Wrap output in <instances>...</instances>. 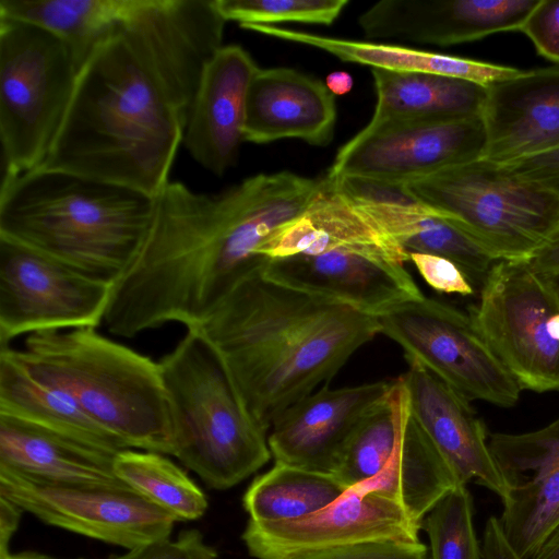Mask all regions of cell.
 <instances>
[{
  "mask_svg": "<svg viewBox=\"0 0 559 559\" xmlns=\"http://www.w3.org/2000/svg\"><path fill=\"white\" fill-rule=\"evenodd\" d=\"M112 286L0 237V347L23 334L97 328Z\"/></svg>",
  "mask_w": 559,
  "mask_h": 559,
  "instance_id": "11",
  "label": "cell"
},
{
  "mask_svg": "<svg viewBox=\"0 0 559 559\" xmlns=\"http://www.w3.org/2000/svg\"><path fill=\"white\" fill-rule=\"evenodd\" d=\"M96 329L32 333L13 354L31 374L70 396L127 449L171 455L158 361Z\"/></svg>",
  "mask_w": 559,
  "mask_h": 559,
  "instance_id": "5",
  "label": "cell"
},
{
  "mask_svg": "<svg viewBox=\"0 0 559 559\" xmlns=\"http://www.w3.org/2000/svg\"><path fill=\"white\" fill-rule=\"evenodd\" d=\"M336 117L335 96L325 83L292 68H259L247 93L243 138L324 146L333 139Z\"/></svg>",
  "mask_w": 559,
  "mask_h": 559,
  "instance_id": "23",
  "label": "cell"
},
{
  "mask_svg": "<svg viewBox=\"0 0 559 559\" xmlns=\"http://www.w3.org/2000/svg\"><path fill=\"white\" fill-rule=\"evenodd\" d=\"M348 249L409 262L408 253L384 235L359 204L330 177L307 210L281 227L261 248L269 260Z\"/></svg>",
  "mask_w": 559,
  "mask_h": 559,
  "instance_id": "24",
  "label": "cell"
},
{
  "mask_svg": "<svg viewBox=\"0 0 559 559\" xmlns=\"http://www.w3.org/2000/svg\"><path fill=\"white\" fill-rule=\"evenodd\" d=\"M335 180L408 255L419 252L449 259L479 287L498 261L450 219L405 194L399 185Z\"/></svg>",
  "mask_w": 559,
  "mask_h": 559,
  "instance_id": "21",
  "label": "cell"
},
{
  "mask_svg": "<svg viewBox=\"0 0 559 559\" xmlns=\"http://www.w3.org/2000/svg\"><path fill=\"white\" fill-rule=\"evenodd\" d=\"M5 559H61V558H57L53 556H49V555L36 552V551H24V552H20V554H11ZM79 559H83V558H79Z\"/></svg>",
  "mask_w": 559,
  "mask_h": 559,
  "instance_id": "46",
  "label": "cell"
},
{
  "mask_svg": "<svg viewBox=\"0 0 559 559\" xmlns=\"http://www.w3.org/2000/svg\"><path fill=\"white\" fill-rule=\"evenodd\" d=\"M527 262L537 273L559 278V231Z\"/></svg>",
  "mask_w": 559,
  "mask_h": 559,
  "instance_id": "43",
  "label": "cell"
},
{
  "mask_svg": "<svg viewBox=\"0 0 559 559\" xmlns=\"http://www.w3.org/2000/svg\"><path fill=\"white\" fill-rule=\"evenodd\" d=\"M216 352L250 419L266 433L380 334L376 316L298 290L258 271L197 326Z\"/></svg>",
  "mask_w": 559,
  "mask_h": 559,
  "instance_id": "3",
  "label": "cell"
},
{
  "mask_svg": "<svg viewBox=\"0 0 559 559\" xmlns=\"http://www.w3.org/2000/svg\"><path fill=\"white\" fill-rule=\"evenodd\" d=\"M240 27L323 50L344 62L368 66L371 69L452 76L487 87L522 71L508 66L400 45L335 38L274 25L250 24Z\"/></svg>",
  "mask_w": 559,
  "mask_h": 559,
  "instance_id": "26",
  "label": "cell"
},
{
  "mask_svg": "<svg viewBox=\"0 0 559 559\" xmlns=\"http://www.w3.org/2000/svg\"><path fill=\"white\" fill-rule=\"evenodd\" d=\"M481 116L371 122L336 153L326 175L400 185L484 157Z\"/></svg>",
  "mask_w": 559,
  "mask_h": 559,
  "instance_id": "12",
  "label": "cell"
},
{
  "mask_svg": "<svg viewBox=\"0 0 559 559\" xmlns=\"http://www.w3.org/2000/svg\"><path fill=\"white\" fill-rule=\"evenodd\" d=\"M420 524L396 501L360 488L348 489L306 518L274 523L248 521L241 538L257 559H294L355 544L419 542Z\"/></svg>",
  "mask_w": 559,
  "mask_h": 559,
  "instance_id": "14",
  "label": "cell"
},
{
  "mask_svg": "<svg viewBox=\"0 0 559 559\" xmlns=\"http://www.w3.org/2000/svg\"><path fill=\"white\" fill-rule=\"evenodd\" d=\"M521 32L540 56L559 63V0H538Z\"/></svg>",
  "mask_w": 559,
  "mask_h": 559,
  "instance_id": "39",
  "label": "cell"
},
{
  "mask_svg": "<svg viewBox=\"0 0 559 559\" xmlns=\"http://www.w3.org/2000/svg\"><path fill=\"white\" fill-rule=\"evenodd\" d=\"M429 559H483L473 522V500L465 485L442 497L421 522Z\"/></svg>",
  "mask_w": 559,
  "mask_h": 559,
  "instance_id": "34",
  "label": "cell"
},
{
  "mask_svg": "<svg viewBox=\"0 0 559 559\" xmlns=\"http://www.w3.org/2000/svg\"><path fill=\"white\" fill-rule=\"evenodd\" d=\"M377 95L371 122L481 116L487 86L437 74L371 69Z\"/></svg>",
  "mask_w": 559,
  "mask_h": 559,
  "instance_id": "29",
  "label": "cell"
},
{
  "mask_svg": "<svg viewBox=\"0 0 559 559\" xmlns=\"http://www.w3.org/2000/svg\"><path fill=\"white\" fill-rule=\"evenodd\" d=\"M380 334L397 343L407 361L423 366L469 401L511 407L521 386L469 313L424 296L379 316Z\"/></svg>",
  "mask_w": 559,
  "mask_h": 559,
  "instance_id": "10",
  "label": "cell"
},
{
  "mask_svg": "<svg viewBox=\"0 0 559 559\" xmlns=\"http://www.w3.org/2000/svg\"><path fill=\"white\" fill-rule=\"evenodd\" d=\"M484 157L509 163L559 147V68L521 71L487 87Z\"/></svg>",
  "mask_w": 559,
  "mask_h": 559,
  "instance_id": "22",
  "label": "cell"
},
{
  "mask_svg": "<svg viewBox=\"0 0 559 559\" xmlns=\"http://www.w3.org/2000/svg\"><path fill=\"white\" fill-rule=\"evenodd\" d=\"M538 0H381L358 17L366 39L451 46L520 31Z\"/></svg>",
  "mask_w": 559,
  "mask_h": 559,
  "instance_id": "18",
  "label": "cell"
},
{
  "mask_svg": "<svg viewBox=\"0 0 559 559\" xmlns=\"http://www.w3.org/2000/svg\"><path fill=\"white\" fill-rule=\"evenodd\" d=\"M506 166L522 180L559 197V147Z\"/></svg>",
  "mask_w": 559,
  "mask_h": 559,
  "instance_id": "40",
  "label": "cell"
},
{
  "mask_svg": "<svg viewBox=\"0 0 559 559\" xmlns=\"http://www.w3.org/2000/svg\"><path fill=\"white\" fill-rule=\"evenodd\" d=\"M481 552L483 559H524L510 544L496 516H490L486 522Z\"/></svg>",
  "mask_w": 559,
  "mask_h": 559,
  "instance_id": "41",
  "label": "cell"
},
{
  "mask_svg": "<svg viewBox=\"0 0 559 559\" xmlns=\"http://www.w3.org/2000/svg\"><path fill=\"white\" fill-rule=\"evenodd\" d=\"M322 183L292 171L258 174L217 193L169 181L155 198L145 243L114 284L104 322L133 337L166 323L199 325L245 277L263 271L264 243L299 217Z\"/></svg>",
  "mask_w": 559,
  "mask_h": 559,
  "instance_id": "2",
  "label": "cell"
},
{
  "mask_svg": "<svg viewBox=\"0 0 559 559\" xmlns=\"http://www.w3.org/2000/svg\"><path fill=\"white\" fill-rule=\"evenodd\" d=\"M171 455L211 489H229L272 457L267 433L242 408L211 344L188 328L159 360Z\"/></svg>",
  "mask_w": 559,
  "mask_h": 559,
  "instance_id": "6",
  "label": "cell"
},
{
  "mask_svg": "<svg viewBox=\"0 0 559 559\" xmlns=\"http://www.w3.org/2000/svg\"><path fill=\"white\" fill-rule=\"evenodd\" d=\"M488 443L507 486L502 531L524 559H534L559 526V416L522 433L496 432Z\"/></svg>",
  "mask_w": 559,
  "mask_h": 559,
  "instance_id": "15",
  "label": "cell"
},
{
  "mask_svg": "<svg viewBox=\"0 0 559 559\" xmlns=\"http://www.w3.org/2000/svg\"><path fill=\"white\" fill-rule=\"evenodd\" d=\"M409 262L415 265L424 281L439 293L463 297L475 295V286L453 261L433 254L412 252Z\"/></svg>",
  "mask_w": 559,
  "mask_h": 559,
  "instance_id": "38",
  "label": "cell"
},
{
  "mask_svg": "<svg viewBox=\"0 0 559 559\" xmlns=\"http://www.w3.org/2000/svg\"><path fill=\"white\" fill-rule=\"evenodd\" d=\"M498 261H528L559 231V197L480 158L399 185Z\"/></svg>",
  "mask_w": 559,
  "mask_h": 559,
  "instance_id": "7",
  "label": "cell"
},
{
  "mask_svg": "<svg viewBox=\"0 0 559 559\" xmlns=\"http://www.w3.org/2000/svg\"><path fill=\"white\" fill-rule=\"evenodd\" d=\"M23 512L15 503L0 496V559L11 555L10 542L19 528Z\"/></svg>",
  "mask_w": 559,
  "mask_h": 559,
  "instance_id": "42",
  "label": "cell"
},
{
  "mask_svg": "<svg viewBox=\"0 0 559 559\" xmlns=\"http://www.w3.org/2000/svg\"><path fill=\"white\" fill-rule=\"evenodd\" d=\"M469 314L522 390L559 391V278L497 261Z\"/></svg>",
  "mask_w": 559,
  "mask_h": 559,
  "instance_id": "9",
  "label": "cell"
},
{
  "mask_svg": "<svg viewBox=\"0 0 559 559\" xmlns=\"http://www.w3.org/2000/svg\"><path fill=\"white\" fill-rule=\"evenodd\" d=\"M0 415L76 439L117 454L127 448L91 419L66 393L31 374L0 347Z\"/></svg>",
  "mask_w": 559,
  "mask_h": 559,
  "instance_id": "27",
  "label": "cell"
},
{
  "mask_svg": "<svg viewBox=\"0 0 559 559\" xmlns=\"http://www.w3.org/2000/svg\"><path fill=\"white\" fill-rule=\"evenodd\" d=\"M534 559H559V528L551 534Z\"/></svg>",
  "mask_w": 559,
  "mask_h": 559,
  "instance_id": "45",
  "label": "cell"
},
{
  "mask_svg": "<svg viewBox=\"0 0 559 559\" xmlns=\"http://www.w3.org/2000/svg\"><path fill=\"white\" fill-rule=\"evenodd\" d=\"M154 206L127 187L36 168L3 176L0 237L115 284L138 259Z\"/></svg>",
  "mask_w": 559,
  "mask_h": 559,
  "instance_id": "4",
  "label": "cell"
},
{
  "mask_svg": "<svg viewBox=\"0 0 559 559\" xmlns=\"http://www.w3.org/2000/svg\"><path fill=\"white\" fill-rule=\"evenodd\" d=\"M107 559H218V552L205 542L201 531L188 528L181 531L176 539L153 540L121 555H110Z\"/></svg>",
  "mask_w": 559,
  "mask_h": 559,
  "instance_id": "36",
  "label": "cell"
},
{
  "mask_svg": "<svg viewBox=\"0 0 559 559\" xmlns=\"http://www.w3.org/2000/svg\"><path fill=\"white\" fill-rule=\"evenodd\" d=\"M294 559H429V551L420 540H381L306 554Z\"/></svg>",
  "mask_w": 559,
  "mask_h": 559,
  "instance_id": "37",
  "label": "cell"
},
{
  "mask_svg": "<svg viewBox=\"0 0 559 559\" xmlns=\"http://www.w3.org/2000/svg\"><path fill=\"white\" fill-rule=\"evenodd\" d=\"M0 496L48 525L127 550L170 537L176 523L129 487L55 485L3 467Z\"/></svg>",
  "mask_w": 559,
  "mask_h": 559,
  "instance_id": "13",
  "label": "cell"
},
{
  "mask_svg": "<svg viewBox=\"0 0 559 559\" xmlns=\"http://www.w3.org/2000/svg\"><path fill=\"white\" fill-rule=\"evenodd\" d=\"M116 454L0 415V467L55 485L128 487L114 471Z\"/></svg>",
  "mask_w": 559,
  "mask_h": 559,
  "instance_id": "25",
  "label": "cell"
},
{
  "mask_svg": "<svg viewBox=\"0 0 559 559\" xmlns=\"http://www.w3.org/2000/svg\"><path fill=\"white\" fill-rule=\"evenodd\" d=\"M405 390L400 377L355 428L334 475L346 489L364 486L386 466L395 449Z\"/></svg>",
  "mask_w": 559,
  "mask_h": 559,
  "instance_id": "33",
  "label": "cell"
},
{
  "mask_svg": "<svg viewBox=\"0 0 559 559\" xmlns=\"http://www.w3.org/2000/svg\"><path fill=\"white\" fill-rule=\"evenodd\" d=\"M142 0H0V16L40 26L68 47L80 72L95 48Z\"/></svg>",
  "mask_w": 559,
  "mask_h": 559,
  "instance_id": "30",
  "label": "cell"
},
{
  "mask_svg": "<svg viewBox=\"0 0 559 559\" xmlns=\"http://www.w3.org/2000/svg\"><path fill=\"white\" fill-rule=\"evenodd\" d=\"M263 273L285 286L334 299L372 316L425 296L403 263L358 250L273 259Z\"/></svg>",
  "mask_w": 559,
  "mask_h": 559,
  "instance_id": "16",
  "label": "cell"
},
{
  "mask_svg": "<svg viewBox=\"0 0 559 559\" xmlns=\"http://www.w3.org/2000/svg\"><path fill=\"white\" fill-rule=\"evenodd\" d=\"M393 383L379 380L338 389L325 385L299 400L267 432L274 462L334 474L358 423Z\"/></svg>",
  "mask_w": 559,
  "mask_h": 559,
  "instance_id": "17",
  "label": "cell"
},
{
  "mask_svg": "<svg viewBox=\"0 0 559 559\" xmlns=\"http://www.w3.org/2000/svg\"><path fill=\"white\" fill-rule=\"evenodd\" d=\"M114 471L129 488L176 522L198 520L209 508L205 492L165 454L126 449L116 454Z\"/></svg>",
  "mask_w": 559,
  "mask_h": 559,
  "instance_id": "32",
  "label": "cell"
},
{
  "mask_svg": "<svg viewBox=\"0 0 559 559\" xmlns=\"http://www.w3.org/2000/svg\"><path fill=\"white\" fill-rule=\"evenodd\" d=\"M223 17L239 26L296 22L331 25L348 0H214Z\"/></svg>",
  "mask_w": 559,
  "mask_h": 559,
  "instance_id": "35",
  "label": "cell"
},
{
  "mask_svg": "<svg viewBox=\"0 0 559 559\" xmlns=\"http://www.w3.org/2000/svg\"><path fill=\"white\" fill-rule=\"evenodd\" d=\"M400 377L412 416L459 484L474 481L502 499L507 486L471 401L417 362Z\"/></svg>",
  "mask_w": 559,
  "mask_h": 559,
  "instance_id": "19",
  "label": "cell"
},
{
  "mask_svg": "<svg viewBox=\"0 0 559 559\" xmlns=\"http://www.w3.org/2000/svg\"><path fill=\"white\" fill-rule=\"evenodd\" d=\"M353 76L345 71H335L325 78V86L334 96H342L353 88Z\"/></svg>",
  "mask_w": 559,
  "mask_h": 559,
  "instance_id": "44",
  "label": "cell"
},
{
  "mask_svg": "<svg viewBox=\"0 0 559 559\" xmlns=\"http://www.w3.org/2000/svg\"><path fill=\"white\" fill-rule=\"evenodd\" d=\"M227 21L214 0H142L78 74L38 167L156 198L166 187L207 60Z\"/></svg>",
  "mask_w": 559,
  "mask_h": 559,
  "instance_id": "1",
  "label": "cell"
},
{
  "mask_svg": "<svg viewBox=\"0 0 559 559\" xmlns=\"http://www.w3.org/2000/svg\"><path fill=\"white\" fill-rule=\"evenodd\" d=\"M78 74L68 47L55 34L0 16L3 176L44 164L64 121Z\"/></svg>",
  "mask_w": 559,
  "mask_h": 559,
  "instance_id": "8",
  "label": "cell"
},
{
  "mask_svg": "<svg viewBox=\"0 0 559 559\" xmlns=\"http://www.w3.org/2000/svg\"><path fill=\"white\" fill-rule=\"evenodd\" d=\"M258 66L239 45H223L204 66L183 134L190 155L216 176L236 162L246 99Z\"/></svg>",
  "mask_w": 559,
  "mask_h": 559,
  "instance_id": "20",
  "label": "cell"
},
{
  "mask_svg": "<svg viewBox=\"0 0 559 559\" xmlns=\"http://www.w3.org/2000/svg\"><path fill=\"white\" fill-rule=\"evenodd\" d=\"M459 485L449 465L412 416L405 392L400 433L392 456L376 478L356 488L376 491L396 501L421 526L435 504Z\"/></svg>",
  "mask_w": 559,
  "mask_h": 559,
  "instance_id": "28",
  "label": "cell"
},
{
  "mask_svg": "<svg viewBox=\"0 0 559 559\" xmlns=\"http://www.w3.org/2000/svg\"><path fill=\"white\" fill-rule=\"evenodd\" d=\"M347 490L334 474L275 463L252 480L242 504L250 521H290L326 508Z\"/></svg>",
  "mask_w": 559,
  "mask_h": 559,
  "instance_id": "31",
  "label": "cell"
}]
</instances>
